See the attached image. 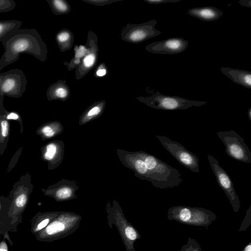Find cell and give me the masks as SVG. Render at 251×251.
Listing matches in <instances>:
<instances>
[{"mask_svg":"<svg viewBox=\"0 0 251 251\" xmlns=\"http://www.w3.org/2000/svg\"><path fill=\"white\" fill-rule=\"evenodd\" d=\"M1 43L4 51L0 59V72L17 61L23 53L32 55L42 62L47 59V45L35 28H20L9 34Z\"/></svg>","mask_w":251,"mask_h":251,"instance_id":"cell-1","label":"cell"},{"mask_svg":"<svg viewBox=\"0 0 251 251\" xmlns=\"http://www.w3.org/2000/svg\"><path fill=\"white\" fill-rule=\"evenodd\" d=\"M82 217L71 212L61 211L45 228L35 235L39 241L52 242L69 236L78 228Z\"/></svg>","mask_w":251,"mask_h":251,"instance_id":"cell-2","label":"cell"},{"mask_svg":"<svg viewBox=\"0 0 251 251\" xmlns=\"http://www.w3.org/2000/svg\"><path fill=\"white\" fill-rule=\"evenodd\" d=\"M33 189L31 177L28 173L22 175L13 184L8 196L11 199L8 216L12 219V224L18 226L22 223L23 213L27 206Z\"/></svg>","mask_w":251,"mask_h":251,"instance_id":"cell-3","label":"cell"},{"mask_svg":"<svg viewBox=\"0 0 251 251\" xmlns=\"http://www.w3.org/2000/svg\"><path fill=\"white\" fill-rule=\"evenodd\" d=\"M107 224L111 228L116 226L121 237L126 251H135L134 244L141 238V235L135 227L125 217L123 211L115 204L111 208H107Z\"/></svg>","mask_w":251,"mask_h":251,"instance_id":"cell-4","label":"cell"},{"mask_svg":"<svg viewBox=\"0 0 251 251\" xmlns=\"http://www.w3.org/2000/svg\"><path fill=\"white\" fill-rule=\"evenodd\" d=\"M137 100L152 108L164 110H183L191 107H199L206 101L190 100L178 96L163 95L159 91L147 97H139Z\"/></svg>","mask_w":251,"mask_h":251,"instance_id":"cell-5","label":"cell"},{"mask_svg":"<svg viewBox=\"0 0 251 251\" xmlns=\"http://www.w3.org/2000/svg\"><path fill=\"white\" fill-rule=\"evenodd\" d=\"M216 134L226 148V152L231 158L244 163H251V151L244 139L233 130L219 131Z\"/></svg>","mask_w":251,"mask_h":251,"instance_id":"cell-6","label":"cell"},{"mask_svg":"<svg viewBox=\"0 0 251 251\" xmlns=\"http://www.w3.org/2000/svg\"><path fill=\"white\" fill-rule=\"evenodd\" d=\"M27 80L24 72L18 69L0 73V99L4 96L13 98L21 97L25 92Z\"/></svg>","mask_w":251,"mask_h":251,"instance_id":"cell-7","label":"cell"},{"mask_svg":"<svg viewBox=\"0 0 251 251\" xmlns=\"http://www.w3.org/2000/svg\"><path fill=\"white\" fill-rule=\"evenodd\" d=\"M163 147L182 165L194 173H199V159L177 141L162 135H156Z\"/></svg>","mask_w":251,"mask_h":251,"instance_id":"cell-8","label":"cell"},{"mask_svg":"<svg viewBox=\"0 0 251 251\" xmlns=\"http://www.w3.org/2000/svg\"><path fill=\"white\" fill-rule=\"evenodd\" d=\"M157 23L151 20L141 24H127L122 30L121 39L126 42L137 44L159 35L161 32L155 29Z\"/></svg>","mask_w":251,"mask_h":251,"instance_id":"cell-9","label":"cell"},{"mask_svg":"<svg viewBox=\"0 0 251 251\" xmlns=\"http://www.w3.org/2000/svg\"><path fill=\"white\" fill-rule=\"evenodd\" d=\"M207 158L212 172L219 186L225 192L235 212L239 210L240 202L231 178L226 171L220 165L218 160L208 154Z\"/></svg>","mask_w":251,"mask_h":251,"instance_id":"cell-10","label":"cell"},{"mask_svg":"<svg viewBox=\"0 0 251 251\" xmlns=\"http://www.w3.org/2000/svg\"><path fill=\"white\" fill-rule=\"evenodd\" d=\"M85 47L86 53L75 70V75L77 80L82 78L89 73L96 66L98 61V37L97 34L91 30L88 32Z\"/></svg>","mask_w":251,"mask_h":251,"instance_id":"cell-11","label":"cell"},{"mask_svg":"<svg viewBox=\"0 0 251 251\" xmlns=\"http://www.w3.org/2000/svg\"><path fill=\"white\" fill-rule=\"evenodd\" d=\"M188 44V41L182 38H171L151 43L145 49L153 53L176 54L185 50Z\"/></svg>","mask_w":251,"mask_h":251,"instance_id":"cell-12","label":"cell"},{"mask_svg":"<svg viewBox=\"0 0 251 251\" xmlns=\"http://www.w3.org/2000/svg\"><path fill=\"white\" fill-rule=\"evenodd\" d=\"M1 207L0 209V240L1 235L9 231L17 232L18 226L12 224V219L8 216V211L11 203V199L8 196H0Z\"/></svg>","mask_w":251,"mask_h":251,"instance_id":"cell-13","label":"cell"},{"mask_svg":"<svg viewBox=\"0 0 251 251\" xmlns=\"http://www.w3.org/2000/svg\"><path fill=\"white\" fill-rule=\"evenodd\" d=\"M221 72L233 82L245 88L251 89V73L248 71L222 67Z\"/></svg>","mask_w":251,"mask_h":251,"instance_id":"cell-14","label":"cell"},{"mask_svg":"<svg viewBox=\"0 0 251 251\" xmlns=\"http://www.w3.org/2000/svg\"><path fill=\"white\" fill-rule=\"evenodd\" d=\"M61 211H49L36 213L30 220V231L34 235L45 228Z\"/></svg>","mask_w":251,"mask_h":251,"instance_id":"cell-15","label":"cell"},{"mask_svg":"<svg viewBox=\"0 0 251 251\" xmlns=\"http://www.w3.org/2000/svg\"><path fill=\"white\" fill-rule=\"evenodd\" d=\"M187 13L192 17L206 22L217 20L223 14L221 10L213 6L192 8Z\"/></svg>","mask_w":251,"mask_h":251,"instance_id":"cell-16","label":"cell"},{"mask_svg":"<svg viewBox=\"0 0 251 251\" xmlns=\"http://www.w3.org/2000/svg\"><path fill=\"white\" fill-rule=\"evenodd\" d=\"M70 96V89L66 80H58L50 85L47 91V97L49 100H59L65 101Z\"/></svg>","mask_w":251,"mask_h":251,"instance_id":"cell-17","label":"cell"},{"mask_svg":"<svg viewBox=\"0 0 251 251\" xmlns=\"http://www.w3.org/2000/svg\"><path fill=\"white\" fill-rule=\"evenodd\" d=\"M4 99H0V155H2L7 147L10 135V121L5 117Z\"/></svg>","mask_w":251,"mask_h":251,"instance_id":"cell-18","label":"cell"},{"mask_svg":"<svg viewBox=\"0 0 251 251\" xmlns=\"http://www.w3.org/2000/svg\"><path fill=\"white\" fill-rule=\"evenodd\" d=\"M192 212L191 207L175 206L169 209L168 218L170 220H174L187 225L191 217Z\"/></svg>","mask_w":251,"mask_h":251,"instance_id":"cell-19","label":"cell"},{"mask_svg":"<svg viewBox=\"0 0 251 251\" xmlns=\"http://www.w3.org/2000/svg\"><path fill=\"white\" fill-rule=\"evenodd\" d=\"M55 40L60 51L63 52L72 48L74 35L70 30L63 28L56 33Z\"/></svg>","mask_w":251,"mask_h":251,"instance_id":"cell-20","label":"cell"},{"mask_svg":"<svg viewBox=\"0 0 251 251\" xmlns=\"http://www.w3.org/2000/svg\"><path fill=\"white\" fill-rule=\"evenodd\" d=\"M22 24V22L17 20H0V42L20 29Z\"/></svg>","mask_w":251,"mask_h":251,"instance_id":"cell-21","label":"cell"},{"mask_svg":"<svg viewBox=\"0 0 251 251\" xmlns=\"http://www.w3.org/2000/svg\"><path fill=\"white\" fill-rule=\"evenodd\" d=\"M41 157L49 162V168L53 164L58 153V146L55 142H51L43 146L41 149Z\"/></svg>","mask_w":251,"mask_h":251,"instance_id":"cell-22","label":"cell"},{"mask_svg":"<svg viewBox=\"0 0 251 251\" xmlns=\"http://www.w3.org/2000/svg\"><path fill=\"white\" fill-rule=\"evenodd\" d=\"M74 53V57L69 62H64V65L67 67L69 71L76 69L80 64L82 58L86 53L85 45H75Z\"/></svg>","mask_w":251,"mask_h":251,"instance_id":"cell-23","label":"cell"},{"mask_svg":"<svg viewBox=\"0 0 251 251\" xmlns=\"http://www.w3.org/2000/svg\"><path fill=\"white\" fill-rule=\"evenodd\" d=\"M52 12L56 16L69 13L71 11L69 3L65 0H47Z\"/></svg>","mask_w":251,"mask_h":251,"instance_id":"cell-24","label":"cell"},{"mask_svg":"<svg viewBox=\"0 0 251 251\" xmlns=\"http://www.w3.org/2000/svg\"><path fill=\"white\" fill-rule=\"evenodd\" d=\"M57 130L56 123L49 122L39 127L36 130V133L41 137L42 140H46L54 136L57 133Z\"/></svg>","mask_w":251,"mask_h":251,"instance_id":"cell-25","label":"cell"},{"mask_svg":"<svg viewBox=\"0 0 251 251\" xmlns=\"http://www.w3.org/2000/svg\"><path fill=\"white\" fill-rule=\"evenodd\" d=\"M105 104V100H101L94 103L85 112V118L90 119L99 115L103 110Z\"/></svg>","mask_w":251,"mask_h":251,"instance_id":"cell-26","label":"cell"},{"mask_svg":"<svg viewBox=\"0 0 251 251\" xmlns=\"http://www.w3.org/2000/svg\"><path fill=\"white\" fill-rule=\"evenodd\" d=\"M5 117L9 121L14 120L18 122L20 126V131L22 133L24 131L23 122L21 116L16 111H8L5 110Z\"/></svg>","mask_w":251,"mask_h":251,"instance_id":"cell-27","label":"cell"},{"mask_svg":"<svg viewBox=\"0 0 251 251\" xmlns=\"http://www.w3.org/2000/svg\"><path fill=\"white\" fill-rule=\"evenodd\" d=\"M180 251H201V249L196 240L189 238L187 243L182 246Z\"/></svg>","mask_w":251,"mask_h":251,"instance_id":"cell-28","label":"cell"},{"mask_svg":"<svg viewBox=\"0 0 251 251\" xmlns=\"http://www.w3.org/2000/svg\"><path fill=\"white\" fill-rule=\"evenodd\" d=\"M16 6L13 0H0V13L9 12Z\"/></svg>","mask_w":251,"mask_h":251,"instance_id":"cell-29","label":"cell"},{"mask_svg":"<svg viewBox=\"0 0 251 251\" xmlns=\"http://www.w3.org/2000/svg\"><path fill=\"white\" fill-rule=\"evenodd\" d=\"M23 149V147L20 148L13 155L8 164L7 172H10L15 167L21 156Z\"/></svg>","mask_w":251,"mask_h":251,"instance_id":"cell-30","label":"cell"},{"mask_svg":"<svg viewBox=\"0 0 251 251\" xmlns=\"http://www.w3.org/2000/svg\"><path fill=\"white\" fill-rule=\"evenodd\" d=\"M251 205L250 206L249 209L247 210L246 216L244 220L241 223L239 231H245L251 225Z\"/></svg>","mask_w":251,"mask_h":251,"instance_id":"cell-31","label":"cell"},{"mask_svg":"<svg viewBox=\"0 0 251 251\" xmlns=\"http://www.w3.org/2000/svg\"><path fill=\"white\" fill-rule=\"evenodd\" d=\"M107 73V69L106 64L102 62L97 67L94 73V75L96 77H100L105 75Z\"/></svg>","mask_w":251,"mask_h":251,"instance_id":"cell-32","label":"cell"},{"mask_svg":"<svg viewBox=\"0 0 251 251\" xmlns=\"http://www.w3.org/2000/svg\"><path fill=\"white\" fill-rule=\"evenodd\" d=\"M121 0H82V1L97 6H103L110 4L112 3Z\"/></svg>","mask_w":251,"mask_h":251,"instance_id":"cell-33","label":"cell"},{"mask_svg":"<svg viewBox=\"0 0 251 251\" xmlns=\"http://www.w3.org/2000/svg\"><path fill=\"white\" fill-rule=\"evenodd\" d=\"M144 1L149 4H159L168 2H177L180 0H144Z\"/></svg>","mask_w":251,"mask_h":251,"instance_id":"cell-34","label":"cell"},{"mask_svg":"<svg viewBox=\"0 0 251 251\" xmlns=\"http://www.w3.org/2000/svg\"><path fill=\"white\" fill-rule=\"evenodd\" d=\"M0 251H8V246L4 238L0 242Z\"/></svg>","mask_w":251,"mask_h":251,"instance_id":"cell-35","label":"cell"},{"mask_svg":"<svg viewBox=\"0 0 251 251\" xmlns=\"http://www.w3.org/2000/svg\"><path fill=\"white\" fill-rule=\"evenodd\" d=\"M238 2L241 6H246L249 8L251 7V0H240Z\"/></svg>","mask_w":251,"mask_h":251,"instance_id":"cell-36","label":"cell"},{"mask_svg":"<svg viewBox=\"0 0 251 251\" xmlns=\"http://www.w3.org/2000/svg\"><path fill=\"white\" fill-rule=\"evenodd\" d=\"M3 238H5V239H6L9 244H10V245L11 246H12L13 244V241H12V240L10 239V236H9V234L8 233V232H6L5 233L4 235H3Z\"/></svg>","mask_w":251,"mask_h":251,"instance_id":"cell-37","label":"cell"},{"mask_svg":"<svg viewBox=\"0 0 251 251\" xmlns=\"http://www.w3.org/2000/svg\"><path fill=\"white\" fill-rule=\"evenodd\" d=\"M241 251H251V243L250 242L243 250Z\"/></svg>","mask_w":251,"mask_h":251,"instance_id":"cell-38","label":"cell"},{"mask_svg":"<svg viewBox=\"0 0 251 251\" xmlns=\"http://www.w3.org/2000/svg\"><path fill=\"white\" fill-rule=\"evenodd\" d=\"M247 114H248L249 120L251 121V107L249 108V109H248Z\"/></svg>","mask_w":251,"mask_h":251,"instance_id":"cell-39","label":"cell"},{"mask_svg":"<svg viewBox=\"0 0 251 251\" xmlns=\"http://www.w3.org/2000/svg\"><path fill=\"white\" fill-rule=\"evenodd\" d=\"M1 200L0 199V209H1Z\"/></svg>","mask_w":251,"mask_h":251,"instance_id":"cell-40","label":"cell"}]
</instances>
